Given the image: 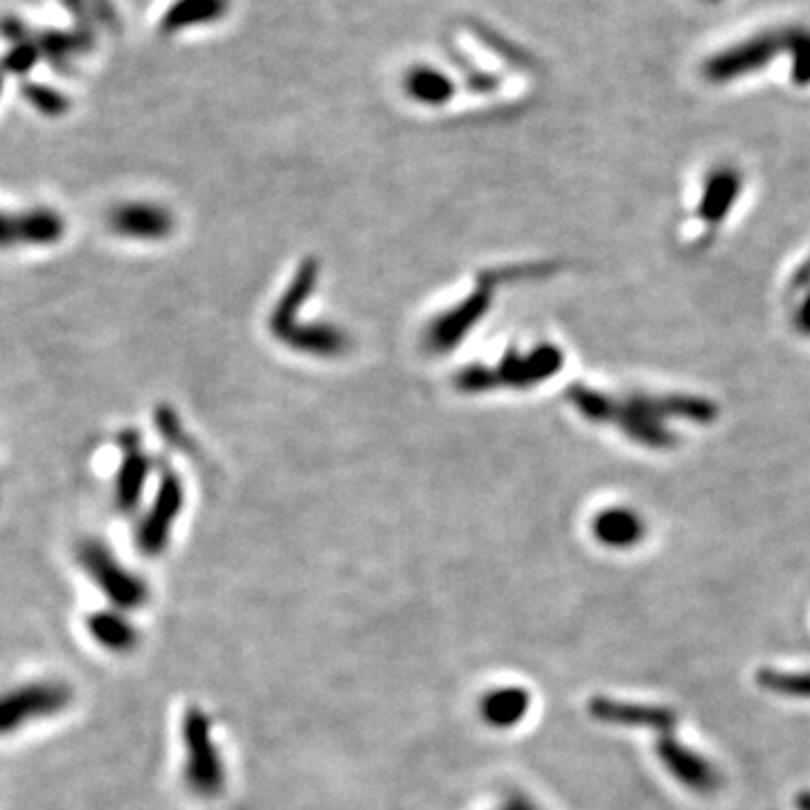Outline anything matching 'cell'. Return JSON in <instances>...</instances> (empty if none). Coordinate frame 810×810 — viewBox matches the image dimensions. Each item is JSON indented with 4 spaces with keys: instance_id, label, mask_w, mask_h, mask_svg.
<instances>
[{
    "instance_id": "cell-14",
    "label": "cell",
    "mask_w": 810,
    "mask_h": 810,
    "mask_svg": "<svg viewBox=\"0 0 810 810\" xmlns=\"http://www.w3.org/2000/svg\"><path fill=\"white\" fill-rule=\"evenodd\" d=\"M788 50L792 53V79L806 87L810 83V32L788 30Z\"/></svg>"
},
{
    "instance_id": "cell-9",
    "label": "cell",
    "mask_w": 810,
    "mask_h": 810,
    "mask_svg": "<svg viewBox=\"0 0 810 810\" xmlns=\"http://www.w3.org/2000/svg\"><path fill=\"white\" fill-rule=\"evenodd\" d=\"M181 509V491L174 482L164 484L160 498L156 500L147 523L140 529V547L149 554H158L167 545L169 529L174 525Z\"/></svg>"
},
{
    "instance_id": "cell-3",
    "label": "cell",
    "mask_w": 810,
    "mask_h": 810,
    "mask_svg": "<svg viewBox=\"0 0 810 810\" xmlns=\"http://www.w3.org/2000/svg\"><path fill=\"white\" fill-rule=\"evenodd\" d=\"M72 700L70 687L64 682L53 680H41V682H27L23 687H16L10 692L3 700V714H0V722H3V732L12 734L16 730H23L25 725L50 718L61 714Z\"/></svg>"
},
{
    "instance_id": "cell-6",
    "label": "cell",
    "mask_w": 810,
    "mask_h": 810,
    "mask_svg": "<svg viewBox=\"0 0 810 810\" xmlns=\"http://www.w3.org/2000/svg\"><path fill=\"white\" fill-rule=\"evenodd\" d=\"M587 711L600 722L617 725V728L651 730L658 737L673 734L677 725V714L671 707L660 705H637L613 698H592L587 703Z\"/></svg>"
},
{
    "instance_id": "cell-1",
    "label": "cell",
    "mask_w": 810,
    "mask_h": 810,
    "mask_svg": "<svg viewBox=\"0 0 810 810\" xmlns=\"http://www.w3.org/2000/svg\"><path fill=\"white\" fill-rule=\"evenodd\" d=\"M185 784L201 799H217L226 790V765L212 739V725L203 709L192 707L183 718Z\"/></svg>"
},
{
    "instance_id": "cell-13",
    "label": "cell",
    "mask_w": 810,
    "mask_h": 810,
    "mask_svg": "<svg viewBox=\"0 0 810 810\" xmlns=\"http://www.w3.org/2000/svg\"><path fill=\"white\" fill-rule=\"evenodd\" d=\"M408 91L421 102L440 104L450 98L453 83L437 70H417L410 75Z\"/></svg>"
},
{
    "instance_id": "cell-12",
    "label": "cell",
    "mask_w": 810,
    "mask_h": 810,
    "mask_svg": "<svg viewBox=\"0 0 810 810\" xmlns=\"http://www.w3.org/2000/svg\"><path fill=\"white\" fill-rule=\"evenodd\" d=\"M169 226V219L153 207H124L117 212L115 228L132 237H160Z\"/></svg>"
},
{
    "instance_id": "cell-17",
    "label": "cell",
    "mask_w": 810,
    "mask_h": 810,
    "mask_svg": "<svg viewBox=\"0 0 810 810\" xmlns=\"http://www.w3.org/2000/svg\"><path fill=\"white\" fill-rule=\"evenodd\" d=\"M795 803H797V810H810V790H801Z\"/></svg>"
},
{
    "instance_id": "cell-15",
    "label": "cell",
    "mask_w": 810,
    "mask_h": 810,
    "mask_svg": "<svg viewBox=\"0 0 810 810\" xmlns=\"http://www.w3.org/2000/svg\"><path fill=\"white\" fill-rule=\"evenodd\" d=\"M25 230L21 232L25 239L30 241H41V239H53V235H57V221L50 215H34L30 219L23 221Z\"/></svg>"
},
{
    "instance_id": "cell-7",
    "label": "cell",
    "mask_w": 810,
    "mask_h": 810,
    "mask_svg": "<svg viewBox=\"0 0 810 810\" xmlns=\"http://www.w3.org/2000/svg\"><path fill=\"white\" fill-rule=\"evenodd\" d=\"M87 626L91 637L109 653H132L140 642L138 628L119 611L95 613L89 617Z\"/></svg>"
},
{
    "instance_id": "cell-8",
    "label": "cell",
    "mask_w": 810,
    "mask_h": 810,
    "mask_svg": "<svg viewBox=\"0 0 810 810\" xmlns=\"http://www.w3.org/2000/svg\"><path fill=\"white\" fill-rule=\"evenodd\" d=\"M532 698L521 687H502L487 694L480 703V716L495 730H509L527 716Z\"/></svg>"
},
{
    "instance_id": "cell-2",
    "label": "cell",
    "mask_w": 810,
    "mask_h": 810,
    "mask_svg": "<svg viewBox=\"0 0 810 810\" xmlns=\"http://www.w3.org/2000/svg\"><path fill=\"white\" fill-rule=\"evenodd\" d=\"M79 563L87 570L89 579L95 581V585L106 594V600L119 611H136L147 602V585L124 570L113 554L104 549L98 543H87L79 551Z\"/></svg>"
},
{
    "instance_id": "cell-10",
    "label": "cell",
    "mask_w": 810,
    "mask_h": 810,
    "mask_svg": "<svg viewBox=\"0 0 810 810\" xmlns=\"http://www.w3.org/2000/svg\"><path fill=\"white\" fill-rule=\"evenodd\" d=\"M644 521L628 509H608L594 521L596 540L613 549L635 547L644 538Z\"/></svg>"
},
{
    "instance_id": "cell-4",
    "label": "cell",
    "mask_w": 810,
    "mask_h": 810,
    "mask_svg": "<svg viewBox=\"0 0 810 810\" xmlns=\"http://www.w3.org/2000/svg\"><path fill=\"white\" fill-rule=\"evenodd\" d=\"M655 752L671 777L696 795H714L722 786L718 767L698 754L696 750L682 745L673 734L658 737Z\"/></svg>"
},
{
    "instance_id": "cell-16",
    "label": "cell",
    "mask_w": 810,
    "mask_h": 810,
    "mask_svg": "<svg viewBox=\"0 0 810 810\" xmlns=\"http://www.w3.org/2000/svg\"><path fill=\"white\" fill-rule=\"evenodd\" d=\"M502 810H538V808H536V803H532L525 795L514 792V795H509V797L504 799Z\"/></svg>"
},
{
    "instance_id": "cell-5",
    "label": "cell",
    "mask_w": 810,
    "mask_h": 810,
    "mask_svg": "<svg viewBox=\"0 0 810 810\" xmlns=\"http://www.w3.org/2000/svg\"><path fill=\"white\" fill-rule=\"evenodd\" d=\"M782 50H788V32H767L758 34L728 53L716 55L705 64V77L711 81H730L743 77L752 70L763 68Z\"/></svg>"
},
{
    "instance_id": "cell-11",
    "label": "cell",
    "mask_w": 810,
    "mask_h": 810,
    "mask_svg": "<svg viewBox=\"0 0 810 810\" xmlns=\"http://www.w3.org/2000/svg\"><path fill=\"white\" fill-rule=\"evenodd\" d=\"M756 685L765 692L784 696V698L810 700V673L806 671L761 669L756 673Z\"/></svg>"
},
{
    "instance_id": "cell-18",
    "label": "cell",
    "mask_w": 810,
    "mask_h": 810,
    "mask_svg": "<svg viewBox=\"0 0 810 810\" xmlns=\"http://www.w3.org/2000/svg\"><path fill=\"white\" fill-rule=\"evenodd\" d=\"M707 3H718V0H707Z\"/></svg>"
}]
</instances>
